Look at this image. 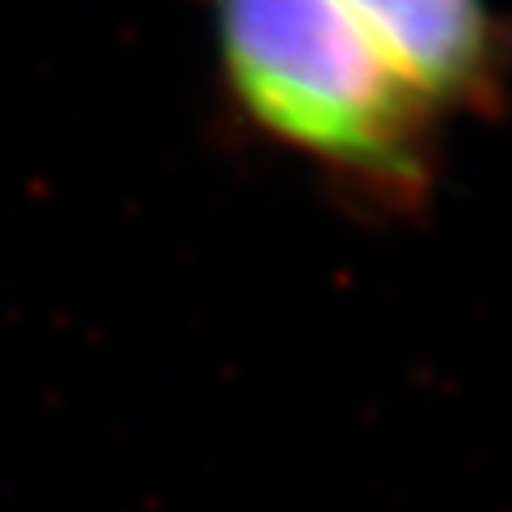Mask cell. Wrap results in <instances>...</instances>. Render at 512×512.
Instances as JSON below:
<instances>
[{
  "label": "cell",
  "mask_w": 512,
  "mask_h": 512,
  "mask_svg": "<svg viewBox=\"0 0 512 512\" xmlns=\"http://www.w3.org/2000/svg\"><path fill=\"white\" fill-rule=\"evenodd\" d=\"M440 113L496 117L512 89V33L488 0H335Z\"/></svg>",
  "instance_id": "7a4b0ae2"
},
{
  "label": "cell",
  "mask_w": 512,
  "mask_h": 512,
  "mask_svg": "<svg viewBox=\"0 0 512 512\" xmlns=\"http://www.w3.org/2000/svg\"><path fill=\"white\" fill-rule=\"evenodd\" d=\"M222 89L250 134L379 218L428 210L440 113L335 0H206Z\"/></svg>",
  "instance_id": "6da1fadb"
}]
</instances>
